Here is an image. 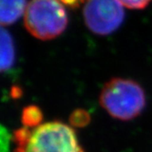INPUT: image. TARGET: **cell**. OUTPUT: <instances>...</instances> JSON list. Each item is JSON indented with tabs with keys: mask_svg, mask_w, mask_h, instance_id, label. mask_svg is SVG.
<instances>
[{
	"mask_svg": "<svg viewBox=\"0 0 152 152\" xmlns=\"http://www.w3.org/2000/svg\"><path fill=\"white\" fill-rule=\"evenodd\" d=\"M59 1L64 5H67L70 7H75L76 5H78L81 0H59Z\"/></svg>",
	"mask_w": 152,
	"mask_h": 152,
	"instance_id": "cell-10",
	"label": "cell"
},
{
	"mask_svg": "<svg viewBox=\"0 0 152 152\" xmlns=\"http://www.w3.org/2000/svg\"><path fill=\"white\" fill-rule=\"evenodd\" d=\"M123 7L130 9H143L145 8L151 0H118Z\"/></svg>",
	"mask_w": 152,
	"mask_h": 152,
	"instance_id": "cell-9",
	"label": "cell"
},
{
	"mask_svg": "<svg viewBox=\"0 0 152 152\" xmlns=\"http://www.w3.org/2000/svg\"><path fill=\"white\" fill-rule=\"evenodd\" d=\"M89 121L90 115L84 110H76L70 117V122L74 126H84L89 123Z\"/></svg>",
	"mask_w": 152,
	"mask_h": 152,
	"instance_id": "cell-8",
	"label": "cell"
},
{
	"mask_svg": "<svg viewBox=\"0 0 152 152\" xmlns=\"http://www.w3.org/2000/svg\"><path fill=\"white\" fill-rule=\"evenodd\" d=\"M1 71L11 69L15 61V48L11 35L3 27L1 28Z\"/></svg>",
	"mask_w": 152,
	"mask_h": 152,
	"instance_id": "cell-6",
	"label": "cell"
},
{
	"mask_svg": "<svg viewBox=\"0 0 152 152\" xmlns=\"http://www.w3.org/2000/svg\"><path fill=\"white\" fill-rule=\"evenodd\" d=\"M100 104L112 117L119 120H131L140 115L146 105L143 88L135 81L113 78L101 91Z\"/></svg>",
	"mask_w": 152,
	"mask_h": 152,
	"instance_id": "cell-1",
	"label": "cell"
},
{
	"mask_svg": "<svg viewBox=\"0 0 152 152\" xmlns=\"http://www.w3.org/2000/svg\"><path fill=\"white\" fill-rule=\"evenodd\" d=\"M83 13L87 28L98 35L113 33L125 18L123 6L118 0H86Z\"/></svg>",
	"mask_w": 152,
	"mask_h": 152,
	"instance_id": "cell-4",
	"label": "cell"
},
{
	"mask_svg": "<svg viewBox=\"0 0 152 152\" xmlns=\"http://www.w3.org/2000/svg\"><path fill=\"white\" fill-rule=\"evenodd\" d=\"M27 0H0V22L3 26L15 23L25 14Z\"/></svg>",
	"mask_w": 152,
	"mask_h": 152,
	"instance_id": "cell-5",
	"label": "cell"
},
{
	"mask_svg": "<svg viewBox=\"0 0 152 152\" xmlns=\"http://www.w3.org/2000/svg\"><path fill=\"white\" fill-rule=\"evenodd\" d=\"M42 112L36 105H28L24 108L22 112V124L24 127L29 128L40 126L39 123L42 120Z\"/></svg>",
	"mask_w": 152,
	"mask_h": 152,
	"instance_id": "cell-7",
	"label": "cell"
},
{
	"mask_svg": "<svg viewBox=\"0 0 152 152\" xmlns=\"http://www.w3.org/2000/svg\"><path fill=\"white\" fill-rule=\"evenodd\" d=\"M24 24L36 39L50 40L65 30L68 17L59 0H30L24 14Z\"/></svg>",
	"mask_w": 152,
	"mask_h": 152,
	"instance_id": "cell-2",
	"label": "cell"
},
{
	"mask_svg": "<svg viewBox=\"0 0 152 152\" xmlns=\"http://www.w3.org/2000/svg\"><path fill=\"white\" fill-rule=\"evenodd\" d=\"M16 152H83L74 130L61 122L41 124L31 132L27 147Z\"/></svg>",
	"mask_w": 152,
	"mask_h": 152,
	"instance_id": "cell-3",
	"label": "cell"
}]
</instances>
